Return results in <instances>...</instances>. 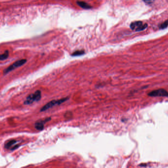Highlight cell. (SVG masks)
Returning a JSON list of instances; mask_svg holds the SVG:
<instances>
[{
    "mask_svg": "<svg viewBox=\"0 0 168 168\" xmlns=\"http://www.w3.org/2000/svg\"><path fill=\"white\" fill-rule=\"evenodd\" d=\"M148 25L147 23H143L142 21H136L131 23L130 27L131 29L136 32L143 31L148 27Z\"/></svg>",
    "mask_w": 168,
    "mask_h": 168,
    "instance_id": "cell-2",
    "label": "cell"
},
{
    "mask_svg": "<svg viewBox=\"0 0 168 168\" xmlns=\"http://www.w3.org/2000/svg\"><path fill=\"white\" fill-rule=\"evenodd\" d=\"M168 26V19L163 22L159 26L160 29H164Z\"/></svg>",
    "mask_w": 168,
    "mask_h": 168,
    "instance_id": "cell-11",
    "label": "cell"
},
{
    "mask_svg": "<svg viewBox=\"0 0 168 168\" xmlns=\"http://www.w3.org/2000/svg\"><path fill=\"white\" fill-rule=\"evenodd\" d=\"M19 147V145H16V146H14V147H13V148H11V150H14V149H16V148H18Z\"/></svg>",
    "mask_w": 168,
    "mask_h": 168,
    "instance_id": "cell-13",
    "label": "cell"
},
{
    "mask_svg": "<svg viewBox=\"0 0 168 168\" xmlns=\"http://www.w3.org/2000/svg\"><path fill=\"white\" fill-rule=\"evenodd\" d=\"M26 62H27L26 59H21L20 60L17 61L15 63H14L13 64L9 66L7 69H5L4 71V74H6L8 73H9L10 72L13 71V69H16L17 68L22 66V65L25 64Z\"/></svg>",
    "mask_w": 168,
    "mask_h": 168,
    "instance_id": "cell-4",
    "label": "cell"
},
{
    "mask_svg": "<svg viewBox=\"0 0 168 168\" xmlns=\"http://www.w3.org/2000/svg\"><path fill=\"white\" fill-rule=\"evenodd\" d=\"M77 4L80 7H81L84 9H91L92 8L91 6H90V5H89L88 4H87L85 2L78 1V2H77Z\"/></svg>",
    "mask_w": 168,
    "mask_h": 168,
    "instance_id": "cell-7",
    "label": "cell"
},
{
    "mask_svg": "<svg viewBox=\"0 0 168 168\" xmlns=\"http://www.w3.org/2000/svg\"><path fill=\"white\" fill-rule=\"evenodd\" d=\"M84 54H85V51L84 50H77L75 51L74 52H73L71 56H81L82 55Z\"/></svg>",
    "mask_w": 168,
    "mask_h": 168,
    "instance_id": "cell-10",
    "label": "cell"
},
{
    "mask_svg": "<svg viewBox=\"0 0 168 168\" xmlns=\"http://www.w3.org/2000/svg\"><path fill=\"white\" fill-rule=\"evenodd\" d=\"M150 97H168V92L164 89L155 90L148 94Z\"/></svg>",
    "mask_w": 168,
    "mask_h": 168,
    "instance_id": "cell-5",
    "label": "cell"
},
{
    "mask_svg": "<svg viewBox=\"0 0 168 168\" xmlns=\"http://www.w3.org/2000/svg\"><path fill=\"white\" fill-rule=\"evenodd\" d=\"M8 56H9V52L8 50H6L4 52V53L2 54H0V61L4 60L7 59Z\"/></svg>",
    "mask_w": 168,
    "mask_h": 168,
    "instance_id": "cell-8",
    "label": "cell"
},
{
    "mask_svg": "<svg viewBox=\"0 0 168 168\" xmlns=\"http://www.w3.org/2000/svg\"><path fill=\"white\" fill-rule=\"evenodd\" d=\"M143 2L147 4H150L151 3H153V1H144Z\"/></svg>",
    "mask_w": 168,
    "mask_h": 168,
    "instance_id": "cell-12",
    "label": "cell"
},
{
    "mask_svg": "<svg viewBox=\"0 0 168 168\" xmlns=\"http://www.w3.org/2000/svg\"><path fill=\"white\" fill-rule=\"evenodd\" d=\"M51 120L50 117H48L44 119V120H40L37 122L35 124V128L36 129L38 130H42L44 129V124L46 123L48 121H50Z\"/></svg>",
    "mask_w": 168,
    "mask_h": 168,
    "instance_id": "cell-6",
    "label": "cell"
},
{
    "mask_svg": "<svg viewBox=\"0 0 168 168\" xmlns=\"http://www.w3.org/2000/svg\"><path fill=\"white\" fill-rule=\"evenodd\" d=\"M16 142V141L15 140H11L8 142L6 143L5 144L4 147L5 148L8 149L11 146H13L14 144H15Z\"/></svg>",
    "mask_w": 168,
    "mask_h": 168,
    "instance_id": "cell-9",
    "label": "cell"
},
{
    "mask_svg": "<svg viewBox=\"0 0 168 168\" xmlns=\"http://www.w3.org/2000/svg\"><path fill=\"white\" fill-rule=\"evenodd\" d=\"M41 97V91L40 90H37L33 94H32L29 96L26 100L24 102L25 105H30L34 102L39 101Z\"/></svg>",
    "mask_w": 168,
    "mask_h": 168,
    "instance_id": "cell-1",
    "label": "cell"
},
{
    "mask_svg": "<svg viewBox=\"0 0 168 168\" xmlns=\"http://www.w3.org/2000/svg\"><path fill=\"white\" fill-rule=\"evenodd\" d=\"M68 99V98H64L61 99L60 100H52L49 103H48L47 104H46L45 106H44L41 108L40 109V112H44L46 111L53 107L56 106V105H61V103H63V102H66V100Z\"/></svg>",
    "mask_w": 168,
    "mask_h": 168,
    "instance_id": "cell-3",
    "label": "cell"
}]
</instances>
